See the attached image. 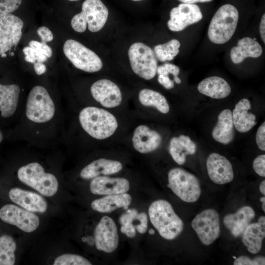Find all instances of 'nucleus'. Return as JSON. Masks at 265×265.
<instances>
[{"instance_id":"nucleus-1","label":"nucleus","mask_w":265,"mask_h":265,"mask_svg":"<svg viewBox=\"0 0 265 265\" xmlns=\"http://www.w3.org/2000/svg\"><path fill=\"white\" fill-rule=\"evenodd\" d=\"M65 119L61 101L46 86L35 85L26 95L13 137L37 148H53L63 143Z\"/></svg>"},{"instance_id":"nucleus-2","label":"nucleus","mask_w":265,"mask_h":265,"mask_svg":"<svg viewBox=\"0 0 265 265\" xmlns=\"http://www.w3.org/2000/svg\"><path fill=\"white\" fill-rule=\"evenodd\" d=\"M76 123L84 135L96 140L110 137L118 127L117 119L112 113L104 108L90 105L79 109Z\"/></svg>"},{"instance_id":"nucleus-3","label":"nucleus","mask_w":265,"mask_h":265,"mask_svg":"<svg viewBox=\"0 0 265 265\" xmlns=\"http://www.w3.org/2000/svg\"><path fill=\"white\" fill-rule=\"evenodd\" d=\"M148 214L152 224L163 238L173 240L182 232L183 221L167 201L159 199L153 202Z\"/></svg>"},{"instance_id":"nucleus-4","label":"nucleus","mask_w":265,"mask_h":265,"mask_svg":"<svg viewBox=\"0 0 265 265\" xmlns=\"http://www.w3.org/2000/svg\"><path fill=\"white\" fill-rule=\"evenodd\" d=\"M17 176L21 182L44 196L51 197L57 191L58 182L56 176L46 171L43 164L38 161L22 164L17 169Z\"/></svg>"},{"instance_id":"nucleus-5","label":"nucleus","mask_w":265,"mask_h":265,"mask_svg":"<svg viewBox=\"0 0 265 265\" xmlns=\"http://www.w3.org/2000/svg\"><path fill=\"white\" fill-rule=\"evenodd\" d=\"M239 14L234 5L226 4L220 6L210 23L208 36L213 43L223 44L229 41L237 28Z\"/></svg>"},{"instance_id":"nucleus-6","label":"nucleus","mask_w":265,"mask_h":265,"mask_svg":"<svg viewBox=\"0 0 265 265\" xmlns=\"http://www.w3.org/2000/svg\"><path fill=\"white\" fill-rule=\"evenodd\" d=\"M108 15V9L101 0H85L81 11L72 18L71 26L76 31L82 33L87 26L89 31L96 32L104 26Z\"/></svg>"},{"instance_id":"nucleus-7","label":"nucleus","mask_w":265,"mask_h":265,"mask_svg":"<svg viewBox=\"0 0 265 265\" xmlns=\"http://www.w3.org/2000/svg\"><path fill=\"white\" fill-rule=\"evenodd\" d=\"M167 186L182 201L194 203L199 198L201 189L197 177L186 170L175 167L168 173Z\"/></svg>"},{"instance_id":"nucleus-8","label":"nucleus","mask_w":265,"mask_h":265,"mask_svg":"<svg viewBox=\"0 0 265 265\" xmlns=\"http://www.w3.org/2000/svg\"><path fill=\"white\" fill-rule=\"evenodd\" d=\"M128 56L132 69L136 75L145 80L155 77L158 61L150 47L141 42H135L130 46Z\"/></svg>"},{"instance_id":"nucleus-9","label":"nucleus","mask_w":265,"mask_h":265,"mask_svg":"<svg viewBox=\"0 0 265 265\" xmlns=\"http://www.w3.org/2000/svg\"><path fill=\"white\" fill-rule=\"evenodd\" d=\"M63 50L66 57L79 70L87 73H95L103 67L102 60L97 54L77 41L66 40Z\"/></svg>"},{"instance_id":"nucleus-10","label":"nucleus","mask_w":265,"mask_h":265,"mask_svg":"<svg viewBox=\"0 0 265 265\" xmlns=\"http://www.w3.org/2000/svg\"><path fill=\"white\" fill-rule=\"evenodd\" d=\"M24 89L16 83H0V116L3 119L21 116L26 98H24Z\"/></svg>"},{"instance_id":"nucleus-11","label":"nucleus","mask_w":265,"mask_h":265,"mask_svg":"<svg viewBox=\"0 0 265 265\" xmlns=\"http://www.w3.org/2000/svg\"><path fill=\"white\" fill-rule=\"evenodd\" d=\"M191 226L206 245L212 244L220 236L219 216L214 209H206L198 213L192 220Z\"/></svg>"},{"instance_id":"nucleus-12","label":"nucleus","mask_w":265,"mask_h":265,"mask_svg":"<svg viewBox=\"0 0 265 265\" xmlns=\"http://www.w3.org/2000/svg\"><path fill=\"white\" fill-rule=\"evenodd\" d=\"M0 218L26 233L34 232L40 224L39 217L33 212L12 204H7L1 208Z\"/></svg>"},{"instance_id":"nucleus-13","label":"nucleus","mask_w":265,"mask_h":265,"mask_svg":"<svg viewBox=\"0 0 265 265\" xmlns=\"http://www.w3.org/2000/svg\"><path fill=\"white\" fill-rule=\"evenodd\" d=\"M93 100L104 108H113L119 106L122 95L118 86L107 79H100L93 82L90 87Z\"/></svg>"},{"instance_id":"nucleus-14","label":"nucleus","mask_w":265,"mask_h":265,"mask_svg":"<svg viewBox=\"0 0 265 265\" xmlns=\"http://www.w3.org/2000/svg\"><path fill=\"white\" fill-rule=\"evenodd\" d=\"M94 236L97 250L111 253L117 248L119 235L116 225L111 217L104 216L101 218L95 227Z\"/></svg>"},{"instance_id":"nucleus-15","label":"nucleus","mask_w":265,"mask_h":265,"mask_svg":"<svg viewBox=\"0 0 265 265\" xmlns=\"http://www.w3.org/2000/svg\"><path fill=\"white\" fill-rule=\"evenodd\" d=\"M202 18L203 14L197 5L182 3L171 10L167 26L172 31H180Z\"/></svg>"},{"instance_id":"nucleus-16","label":"nucleus","mask_w":265,"mask_h":265,"mask_svg":"<svg viewBox=\"0 0 265 265\" xmlns=\"http://www.w3.org/2000/svg\"><path fill=\"white\" fill-rule=\"evenodd\" d=\"M23 21L9 14L0 17V55L16 46L22 36Z\"/></svg>"},{"instance_id":"nucleus-17","label":"nucleus","mask_w":265,"mask_h":265,"mask_svg":"<svg viewBox=\"0 0 265 265\" xmlns=\"http://www.w3.org/2000/svg\"><path fill=\"white\" fill-rule=\"evenodd\" d=\"M207 169L210 179L215 184L224 185L232 182L234 172L232 164L224 156L212 153L206 162Z\"/></svg>"},{"instance_id":"nucleus-18","label":"nucleus","mask_w":265,"mask_h":265,"mask_svg":"<svg viewBox=\"0 0 265 265\" xmlns=\"http://www.w3.org/2000/svg\"><path fill=\"white\" fill-rule=\"evenodd\" d=\"M132 141L133 147L137 152L148 154L155 151L160 146L162 137L157 131L142 124L134 130Z\"/></svg>"},{"instance_id":"nucleus-19","label":"nucleus","mask_w":265,"mask_h":265,"mask_svg":"<svg viewBox=\"0 0 265 265\" xmlns=\"http://www.w3.org/2000/svg\"><path fill=\"white\" fill-rule=\"evenodd\" d=\"M130 182L124 178L100 176L91 180L89 189L95 195H107L127 192Z\"/></svg>"},{"instance_id":"nucleus-20","label":"nucleus","mask_w":265,"mask_h":265,"mask_svg":"<svg viewBox=\"0 0 265 265\" xmlns=\"http://www.w3.org/2000/svg\"><path fill=\"white\" fill-rule=\"evenodd\" d=\"M123 165L118 160L100 158L95 159L85 166L80 172V177L86 180H92L100 176L112 175L120 172Z\"/></svg>"},{"instance_id":"nucleus-21","label":"nucleus","mask_w":265,"mask_h":265,"mask_svg":"<svg viewBox=\"0 0 265 265\" xmlns=\"http://www.w3.org/2000/svg\"><path fill=\"white\" fill-rule=\"evenodd\" d=\"M8 195L12 201L28 211L44 213L47 210V202L36 193L16 187L11 189Z\"/></svg>"},{"instance_id":"nucleus-22","label":"nucleus","mask_w":265,"mask_h":265,"mask_svg":"<svg viewBox=\"0 0 265 265\" xmlns=\"http://www.w3.org/2000/svg\"><path fill=\"white\" fill-rule=\"evenodd\" d=\"M255 216L253 208L245 206L239 208L235 213H229L223 218V223L231 234L238 237L244 232Z\"/></svg>"},{"instance_id":"nucleus-23","label":"nucleus","mask_w":265,"mask_h":265,"mask_svg":"<svg viewBox=\"0 0 265 265\" xmlns=\"http://www.w3.org/2000/svg\"><path fill=\"white\" fill-rule=\"evenodd\" d=\"M250 108L251 103L245 98L240 100L235 105L232 118L234 127L239 132L249 131L257 124L256 116L248 112Z\"/></svg>"},{"instance_id":"nucleus-24","label":"nucleus","mask_w":265,"mask_h":265,"mask_svg":"<svg viewBox=\"0 0 265 265\" xmlns=\"http://www.w3.org/2000/svg\"><path fill=\"white\" fill-rule=\"evenodd\" d=\"M263 53L261 45L254 39L245 37L239 40L237 46L230 51V58L235 64L241 63L248 57L258 58Z\"/></svg>"},{"instance_id":"nucleus-25","label":"nucleus","mask_w":265,"mask_h":265,"mask_svg":"<svg viewBox=\"0 0 265 265\" xmlns=\"http://www.w3.org/2000/svg\"><path fill=\"white\" fill-rule=\"evenodd\" d=\"M212 135L215 141L224 145L228 144L233 140L235 130L231 110L225 109L219 113Z\"/></svg>"},{"instance_id":"nucleus-26","label":"nucleus","mask_w":265,"mask_h":265,"mask_svg":"<svg viewBox=\"0 0 265 265\" xmlns=\"http://www.w3.org/2000/svg\"><path fill=\"white\" fill-rule=\"evenodd\" d=\"M132 201L129 193L105 195V196L93 201L91 208L99 212L109 213L119 208L127 210Z\"/></svg>"},{"instance_id":"nucleus-27","label":"nucleus","mask_w":265,"mask_h":265,"mask_svg":"<svg viewBox=\"0 0 265 265\" xmlns=\"http://www.w3.org/2000/svg\"><path fill=\"white\" fill-rule=\"evenodd\" d=\"M197 89L200 93L216 99L225 98L231 92L229 83L224 79L218 76L204 79L198 84Z\"/></svg>"},{"instance_id":"nucleus-28","label":"nucleus","mask_w":265,"mask_h":265,"mask_svg":"<svg viewBox=\"0 0 265 265\" xmlns=\"http://www.w3.org/2000/svg\"><path fill=\"white\" fill-rule=\"evenodd\" d=\"M196 151V144L187 135L181 134L173 137L170 140L169 154L179 165H183L186 162L187 155H193Z\"/></svg>"},{"instance_id":"nucleus-29","label":"nucleus","mask_w":265,"mask_h":265,"mask_svg":"<svg viewBox=\"0 0 265 265\" xmlns=\"http://www.w3.org/2000/svg\"><path fill=\"white\" fill-rule=\"evenodd\" d=\"M242 234V241L248 251L253 254L259 253L265 237V227L258 222L250 223Z\"/></svg>"},{"instance_id":"nucleus-30","label":"nucleus","mask_w":265,"mask_h":265,"mask_svg":"<svg viewBox=\"0 0 265 265\" xmlns=\"http://www.w3.org/2000/svg\"><path fill=\"white\" fill-rule=\"evenodd\" d=\"M140 103L146 107L155 108L163 114L170 111V106L166 98L159 92L148 88L141 89L138 94Z\"/></svg>"},{"instance_id":"nucleus-31","label":"nucleus","mask_w":265,"mask_h":265,"mask_svg":"<svg viewBox=\"0 0 265 265\" xmlns=\"http://www.w3.org/2000/svg\"><path fill=\"white\" fill-rule=\"evenodd\" d=\"M16 247V243L12 237L7 235L0 237V265L15 264Z\"/></svg>"},{"instance_id":"nucleus-32","label":"nucleus","mask_w":265,"mask_h":265,"mask_svg":"<svg viewBox=\"0 0 265 265\" xmlns=\"http://www.w3.org/2000/svg\"><path fill=\"white\" fill-rule=\"evenodd\" d=\"M180 46V41L174 39L165 43L155 46L153 51L158 60L165 62L173 60L178 54Z\"/></svg>"},{"instance_id":"nucleus-33","label":"nucleus","mask_w":265,"mask_h":265,"mask_svg":"<svg viewBox=\"0 0 265 265\" xmlns=\"http://www.w3.org/2000/svg\"><path fill=\"white\" fill-rule=\"evenodd\" d=\"M53 265H91L85 258L77 254H64L56 257Z\"/></svg>"},{"instance_id":"nucleus-34","label":"nucleus","mask_w":265,"mask_h":265,"mask_svg":"<svg viewBox=\"0 0 265 265\" xmlns=\"http://www.w3.org/2000/svg\"><path fill=\"white\" fill-rule=\"evenodd\" d=\"M23 52L25 55V60L33 64L45 62L48 57L37 50L29 46L24 48Z\"/></svg>"},{"instance_id":"nucleus-35","label":"nucleus","mask_w":265,"mask_h":265,"mask_svg":"<svg viewBox=\"0 0 265 265\" xmlns=\"http://www.w3.org/2000/svg\"><path fill=\"white\" fill-rule=\"evenodd\" d=\"M22 1V0H0V17L16 10Z\"/></svg>"},{"instance_id":"nucleus-36","label":"nucleus","mask_w":265,"mask_h":265,"mask_svg":"<svg viewBox=\"0 0 265 265\" xmlns=\"http://www.w3.org/2000/svg\"><path fill=\"white\" fill-rule=\"evenodd\" d=\"M234 265H265V258L263 256H259L251 259L246 256H241L236 258L233 263Z\"/></svg>"},{"instance_id":"nucleus-37","label":"nucleus","mask_w":265,"mask_h":265,"mask_svg":"<svg viewBox=\"0 0 265 265\" xmlns=\"http://www.w3.org/2000/svg\"><path fill=\"white\" fill-rule=\"evenodd\" d=\"M133 222H135L134 227L137 232L142 234L146 232L148 228V216L145 212L138 213Z\"/></svg>"},{"instance_id":"nucleus-38","label":"nucleus","mask_w":265,"mask_h":265,"mask_svg":"<svg viewBox=\"0 0 265 265\" xmlns=\"http://www.w3.org/2000/svg\"><path fill=\"white\" fill-rule=\"evenodd\" d=\"M29 46L34 48L44 54L48 58L53 54L52 48L46 43H43L35 40H31L29 43Z\"/></svg>"},{"instance_id":"nucleus-39","label":"nucleus","mask_w":265,"mask_h":265,"mask_svg":"<svg viewBox=\"0 0 265 265\" xmlns=\"http://www.w3.org/2000/svg\"><path fill=\"white\" fill-rule=\"evenodd\" d=\"M253 168L254 171L260 176L265 177V155L257 157L253 161Z\"/></svg>"},{"instance_id":"nucleus-40","label":"nucleus","mask_w":265,"mask_h":265,"mask_svg":"<svg viewBox=\"0 0 265 265\" xmlns=\"http://www.w3.org/2000/svg\"><path fill=\"white\" fill-rule=\"evenodd\" d=\"M256 142L258 148L262 151H265V122H264L257 130L256 135Z\"/></svg>"},{"instance_id":"nucleus-41","label":"nucleus","mask_w":265,"mask_h":265,"mask_svg":"<svg viewBox=\"0 0 265 265\" xmlns=\"http://www.w3.org/2000/svg\"><path fill=\"white\" fill-rule=\"evenodd\" d=\"M37 32L41 39V42L43 43L51 42L53 40V36L52 32L46 26L39 27L37 29Z\"/></svg>"},{"instance_id":"nucleus-42","label":"nucleus","mask_w":265,"mask_h":265,"mask_svg":"<svg viewBox=\"0 0 265 265\" xmlns=\"http://www.w3.org/2000/svg\"><path fill=\"white\" fill-rule=\"evenodd\" d=\"M169 74H171L173 76V81L178 84L181 83V79L178 77V75L180 73V68L172 63H166L163 64Z\"/></svg>"},{"instance_id":"nucleus-43","label":"nucleus","mask_w":265,"mask_h":265,"mask_svg":"<svg viewBox=\"0 0 265 265\" xmlns=\"http://www.w3.org/2000/svg\"><path fill=\"white\" fill-rule=\"evenodd\" d=\"M158 82L167 89H171L174 87V81L171 80L168 75H158Z\"/></svg>"},{"instance_id":"nucleus-44","label":"nucleus","mask_w":265,"mask_h":265,"mask_svg":"<svg viewBox=\"0 0 265 265\" xmlns=\"http://www.w3.org/2000/svg\"><path fill=\"white\" fill-rule=\"evenodd\" d=\"M121 232L129 238H133L136 234V230L132 224L121 225Z\"/></svg>"},{"instance_id":"nucleus-45","label":"nucleus","mask_w":265,"mask_h":265,"mask_svg":"<svg viewBox=\"0 0 265 265\" xmlns=\"http://www.w3.org/2000/svg\"><path fill=\"white\" fill-rule=\"evenodd\" d=\"M33 70L34 73L37 76H42L47 72V67L43 63H39L33 64Z\"/></svg>"},{"instance_id":"nucleus-46","label":"nucleus","mask_w":265,"mask_h":265,"mask_svg":"<svg viewBox=\"0 0 265 265\" xmlns=\"http://www.w3.org/2000/svg\"><path fill=\"white\" fill-rule=\"evenodd\" d=\"M259 32L260 36L264 43H265V14L262 17L259 26Z\"/></svg>"},{"instance_id":"nucleus-47","label":"nucleus","mask_w":265,"mask_h":265,"mask_svg":"<svg viewBox=\"0 0 265 265\" xmlns=\"http://www.w3.org/2000/svg\"><path fill=\"white\" fill-rule=\"evenodd\" d=\"M182 3L194 4L197 2H209L212 0H178Z\"/></svg>"},{"instance_id":"nucleus-48","label":"nucleus","mask_w":265,"mask_h":265,"mask_svg":"<svg viewBox=\"0 0 265 265\" xmlns=\"http://www.w3.org/2000/svg\"><path fill=\"white\" fill-rule=\"evenodd\" d=\"M259 189L262 194L265 195V180H263L259 186Z\"/></svg>"},{"instance_id":"nucleus-49","label":"nucleus","mask_w":265,"mask_h":265,"mask_svg":"<svg viewBox=\"0 0 265 265\" xmlns=\"http://www.w3.org/2000/svg\"><path fill=\"white\" fill-rule=\"evenodd\" d=\"M258 223L263 227H265V216H261L258 219Z\"/></svg>"},{"instance_id":"nucleus-50","label":"nucleus","mask_w":265,"mask_h":265,"mask_svg":"<svg viewBox=\"0 0 265 265\" xmlns=\"http://www.w3.org/2000/svg\"><path fill=\"white\" fill-rule=\"evenodd\" d=\"M4 135L2 131L0 129V144L3 139Z\"/></svg>"},{"instance_id":"nucleus-51","label":"nucleus","mask_w":265,"mask_h":265,"mask_svg":"<svg viewBox=\"0 0 265 265\" xmlns=\"http://www.w3.org/2000/svg\"><path fill=\"white\" fill-rule=\"evenodd\" d=\"M155 233V230L153 229H150L149 230V233L150 234V235H154Z\"/></svg>"},{"instance_id":"nucleus-52","label":"nucleus","mask_w":265,"mask_h":265,"mask_svg":"<svg viewBox=\"0 0 265 265\" xmlns=\"http://www.w3.org/2000/svg\"><path fill=\"white\" fill-rule=\"evenodd\" d=\"M260 200L262 203H265V196L262 197L260 198Z\"/></svg>"},{"instance_id":"nucleus-53","label":"nucleus","mask_w":265,"mask_h":265,"mask_svg":"<svg viewBox=\"0 0 265 265\" xmlns=\"http://www.w3.org/2000/svg\"><path fill=\"white\" fill-rule=\"evenodd\" d=\"M1 56L2 57H5L6 56V54H5V53H3L1 54Z\"/></svg>"},{"instance_id":"nucleus-54","label":"nucleus","mask_w":265,"mask_h":265,"mask_svg":"<svg viewBox=\"0 0 265 265\" xmlns=\"http://www.w3.org/2000/svg\"><path fill=\"white\" fill-rule=\"evenodd\" d=\"M70 0V1H78V0Z\"/></svg>"},{"instance_id":"nucleus-55","label":"nucleus","mask_w":265,"mask_h":265,"mask_svg":"<svg viewBox=\"0 0 265 265\" xmlns=\"http://www.w3.org/2000/svg\"><path fill=\"white\" fill-rule=\"evenodd\" d=\"M132 0L137 1H140V0Z\"/></svg>"},{"instance_id":"nucleus-56","label":"nucleus","mask_w":265,"mask_h":265,"mask_svg":"<svg viewBox=\"0 0 265 265\" xmlns=\"http://www.w3.org/2000/svg\"><path fill=\"white\" fill-rule=\"evenodd\" d=\"M233 258H234L235 259L237 258L236 256H233Z\"/></svg>"}]
</instances>
